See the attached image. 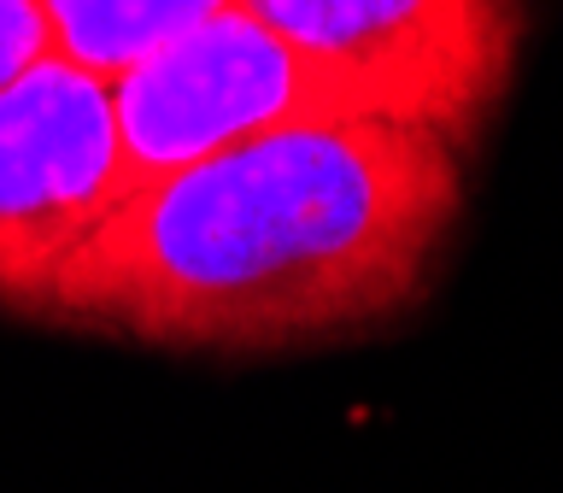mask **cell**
Masks as SVG:
<instances>
[{"label": "cell", "mask_w": 563, "mask_h": 493, "mask_svg": "<svg viewBox=\"0 0 563 493\" xmlns=\"http://www.w3.org/2000/svg\"><path fill=\"white\" fill-rule=\"evenodd\" d=\"M464 147L358 118L206 153L130 188L53 276L42 324L176 352H282L376 329L429 288Z\"/></svg>", "instance_id": "1"}, {"label": "cell", "mask_w": 563, "mask_h": 493, "mask_svg": "<svg viewBox=\"0 0 563 493\" xmlns=\"http://www.w3.org/2000/svg\"><path fill=\"white\" fill-rule=\"evenodd\" d=\"M112 106L130 188L258 135L358 118L399 123L394 100L376 83L282 42L241 0L176 35L153 59L130 65L112 83Z\"/></svg>", "instance_id": "2"}, {"label": "cell", "mask_w": 563, "mask_h": 493, "mask_svg": "<svg viewBox=\"0 0 563 493\" xmlns=\"http://www.w3.org/2000/svg\"><path fill=\"white\" fill-rule=\"evenodd\" d=\"M123 194L112 83L47 53L0 88V311L42 324L53 276Z\"/></svg>", "instance_id": "3"}, {"label": "cell", "mask_w": 563, "mask_h": 493, "mask_svg": "<svg viewBox=\"0 0 563 493\" xmlns=\"http://www.w3.org/2000/svg\"><path fill=\"white\" fill-rule=\"evenodd\" d=\"M258 24L376 83L399 123L470 147L517 77L522 0H241Z\"/></svg>", "instance_id": "4"}, {"label": "cell", "mask_w": 563, "mask_h": 493, "mask_svg": "<svg viewBox=\"0 0 563 493\" xmlns=\"http://www.w3.org/2000/svg\"><path fill=\"white\" fill-rule=\"evenodd\" d=\"M42 7L53 53L88 77L118 83L130 65L153 59L158 47H170L176 35H188L235 0H42Z\"/></svg>", "instance_id": "5"}, {"label": "cell", "mask_w": 563, "mask_h": 493, "mask_svg": "<svg viewBox=\"0 0 563 493\" xmlns=\"http://www.w3.org/2000/svg\"><path fill=\"white\" fill-rule=\"evenodd\" d=\"M47 53H53V30H47L42 0H0V88L24 77Z\"/></svg>", "instance_id": "6"}]
</instances>
